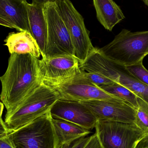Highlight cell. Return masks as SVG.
<instances>
[{
    "label": "cell",
    "instance_id": "5bb4252c",
    "mask_svg": "<svg viewBox=\"0 0 148 148\" xmlns=\"http://www.w3.org/2000/svg\"><path fill=\"white\" fill-rule=\"evenodd\" d=\"M27 7L31 34L39 46L42 57L44 58L47 41L48 28L43 6L28 3Z\"/></svg>",
    "mask_w": 148,
    "mask_h": 148
},
{
    "label": "cell",
    "instance_id": "603a6c76",
    "mask_svg": "<svg viewBox=\"0 0 148 148\" xmlns=\"http://www.w3.org/2000/svg\"><path fill=\"white\" fill-rule=\"evenodd\" d=\"M83 148H103L98 139L96 133L91 135L89 141Z\"/></svg>",
    "mask_w": 148,
    "mask_h": 148
},
{
    "label": "cell",
    "instance_id": "83f0119b",
    "mask_svg": "<svg viewBox=\"0 0 148 148\" xmlns=\"http://www.w3.org/2000/svg\"><path fill=\"white\" fill-rule=\"evenodd\" d=\"M1 104V117H2V115L3 112V108H4V104L2 102H0Z\"/></svg>",
    "mask_w": 148,
    "mask_h": 148
},
{
    "label": "cell",
    "instance_id": "4fadbf2b",
    "mask_svg": "<svg viewBox=\"0 0 148 148\" xmlns=\"http://www.w3.org/2000/svg\"><path fill=\"white\" fill-rule=\"evenodd\" d=\"M26 0H0V24L31 33Z\"/></svg>",
    "mask_w": 148,
    "mask_h": 148
},
{
    "label": "cell",
    "instance_id": "8992f818",
    "mask_svg": "<svg viewBox=\"0 0 148 148\" xmlns=\"http://www.w3.org/2000/svg\"><path fill=\"white\" fill-rule=\"evenodd\" d=\"M47 24L48 36L45 57L74 56V49L68 29L55 3L43 5Z\"/></svg>",
    "mask_w": 148,
    "mask_h": 148
},
{
    "label": "cell",
    "instance_id": "9c48e42d",
    "mask_svg": "<svg viewBox=\"0 0 148 148\" xmlns=\"http://www.w3.org/2000/svg\"><path fill=\"white\" fill-rule=\"evenodd\" d=\"M80 62L74 56H62L39 60L41 82L50 86L64 83L81 73Z\"/></svg>",
    "mask_w": 148,
    "mask_h": 148
},
{
    "label": "cell",
    "instance_id": "7402d4cb",
    "mask_svg": "<svg viewBox=\"0 0 148 148\" xmlns=\"http://www.w3.org/2000/svg\"><path fill=\"white\" fill-rule=\"evenodd\" d=\"M91 136H87L76 140L70 143H66L61 146L60 148H83L88 143Z\"/></svg>",
    "mask_w": 148,
    "mask_h": 148
},
{
    "label": "cell",
    "instance_id": "9a60e30c",
    "mask_svg": "<svg viewBox=\"0 0 148 148\" xmlns=\"http://www.w3.org/2000/svg\"><path fill=\"white\" fill-rule=\"evenodd\" d=\"M4 42L10 54H30L38 59L41 55L36 40L28 31L10 33Z\"/></svg>",
    "mask_w": 148,
    "mask_h": 148
},
{
    "label": "cell",
    "instance_id": "d6986e66",
    "mask_svg": "<svg viewBox=\"0 0 148 148\" xmlns=\"http://www.w3.org/2000/svg\"><path fill=\"white\" fill-rule=\"evenodd\" d=\"M137 107L134 124L143 132L148 135V103L138 97Z\"/></svg>",
    "mask_w": 148,
    "mask_h": 148
},
{
    "label": "cell",
    "instance_id": "2e32d148",
    "mask_svg": "<svg viewBox=\"0 0 148 148\" xmlns=\"http://www.w3.org/2000/svg\"><path fill=\"white\" fill-rule=\"evenodd\" d=\"M99 22L107 30L111 31L114 27L125 19L120 6L114 0H93Z\"/></svg>",
    "mask_w": 148,
    "mask_h": 148
},
{
    "label": "cell",
    "instance_id": "277c9868",
    "mask_svg": "<svg viewBox=\"0 0 148 148\" xmlns=\"http://www.w3.org/2000/svg\"><path fill=\"white\" fill-rule=\"evenodd\" d=\"M82 71L101 74L125 86L148 103V86L134 76L126 66L104 57L95 48L86 60L80 64Z\"/></svg>",
    "mask_w": 148,
    "mask_h": 148
},
{
    "label": "cell",
    "instance_id": "ffe728a7",
    "mask_svg": "<svg viewBox=\"0 0 148 148\" xmlns=\"http://www.w3.org/2000/svg\"><path fill=\"white\" fill-rule=\"evenodd\" d=\"M126 67L134 76L148 86V71L143 66L142 62Z\"/></svg>",
    "mask_w": 148,
    "mask_h": 148
},
{
    "label": "cell",
    "instance_id": "ac0fdd59",
    "mask_svg": "<svg viewBox=\"0 0 148 148\" xmlns=\"http://www.w3.org/2000/svg\"><path fill=\"white\" fill-rule=\"evenodd\" d=\"M103 90L112 95L127 102L136 109L138 107V96L125 86L116 83L112 85L100 86Z\"/></svg>",
    "mask_w": 148,
    "mask_h": 148
},
{
    "label": "cell",
    "instance_id": "44dd1931",
    "mask_svg": "<svg viewBox=\"0 0 148 148\" xmlns=\"http://www.w3.org/2000/svg\"><path fill=\"white\" fill-rule=\"evenodd\" d=\"M82 73L89 81L99 87L104 85H112L116 83L111 78L97 73H88L84 71H82Z\"/></svg>",
    "mask_w": 148,
    "mask_h": 148
},
{
    "label": "cell",
    "instance_id": "4316f807",
    "mask_svg": "<svg viewBox=\"0 0 148 148\" xmlns=\"http://www.w3.org/2000/svg\"><path fill=\"white\" fill-rule=\"evenodd\" d=\"M61 0H32V3L37 5L43 6L44 4L48 3H55Z\"/></svg>",
    "mask_w": 148,
    "mask_h": 148
},
{
    "label": "cell",
    "instance_id": "6da1fadb",
    "mask_svg": "<svg viewBox=\"0 0 148 148\" xmlns=\"http://www.w3.org/2000/svg\"><path fill=\"white\" fill-rule=\"evenodd\" d=\"M0 80L1 100L7 110L6 117L41 83L39 60L30 54H10L7 70Z\"/></svg>",
    "mask_w": 148,
    "mask_h": 148
},
{
    "label": "cell",
    "instance_id": "8fae6325",
    "mask_svg": "<svg viewBox=\"0 0 148 148\" xmlns=\"http://www.w3.org/2000/svg\"><path fill=\"white\" fill-rule=\"evenodd\" d=\"M80 102L93 113L97 121L128 123L135 122V108L127 102L92 100Z\"/></svg>",
    "mask_w": 148,
    "mask_h": 148
},
{
    "label": "cell",
    "instance_id": "3957f363",
    "mask_svg": "<svg viewBox=\"0 0 148 148\" xmlns=\"http://www.w3.org/2000/svg\"><path fill=\"white\" fill-rule=\"evenodd\" d=\"M98 49L107 59L126 66L142 62L148 55V31L122 29L111 42Z\"/></svg>",
    "mask_w": 148,
    "mask_h": 148
},
{
    "label": "cell",
    "instance_id": "e0dca14e",
    "mask_svg": "<svg viewBox=\"0 0 148 148\" xmlns=\"http://www.w3.org/2000/svg\"><path fill=\"white\" fill-rule=\"evenodd\" d=\"M52 121L58 137L60 147L63 144L87 136L91 133L90 130L67 121L52 118Z\"/></svg>",
    "mask_w": 148,
    "mask_h": 148
},
{
    "label": "cell",
    "instance_id": "ba28073f",
    "mask_svg": "<svg viewBox=\"0 0 148 148\" xmlns=\"http://www.w3.org/2000/svg\"><path fill=\"white\" fill-rule=\"evenodd\" d=\"M95 128L103 148H135L145 136L134 123L97 121Z\"/></svg>",
    "mask_w": 148,
    "mask_h": 148
},
{
    "label": "cell",
    "instance_id": "30bf717a",
    "mask_svg": "<svg viewBox=\"0 0 148 148\" xmlns=\"http://www.w3.org/2000/svg\"><path fill=\"white\" fill-rule=\"evenodd\" d=\"M54 87L60 95V99L82 102L92 100L111 101H124L105 92L81 73L67 82Z\"/></svg>",
    "mask_w": 148,
    "mask_h": 148
},
{
    "label": "cell",
    "instance_id": "cb8c5ba5",
    "mask_svg": "<svg viewBox=\"0 0 148 148\" xmlns=\"http://www.w3.org/2000/svg\"><path fill=\"white\" fill-rule=\"evenodd\" d=\"M0 148H16L8 136L0 138Z\"/></svg>",
    "mask_w": 148,
    "mask_h": 148
},
{
    "label": "cell",
    "instance_id": "484cf974",
    "mask_svg": "<svg viewBox=\"0 0 148 148\" xmlns=\"http://www.w3.org/2000/svg\"><path fill=\"white\" fill-rule=\"evenodd\" d=\"M135 148H148V135L144 136L140 140Z\"/></svg>",
    "mask_w": 148,
    "mask_h": 148
},
{
    "label": "cell",
    "instance_id": "d4e9b609",
    "mask_svg": "<svg viewBox=\"0 0 148 148\" xmlns=\"http://www.w3.org/2000/svg\"><path fill=\"white\" fill-rule=\"evenodd\" d=\"M0 138L8 136L9 134L7 127L5 125L4 121L3 120L2 117H1V128H0Z\"/></svg>",
    "mask_w": 148,
    "mask_h": 148
},
{
    "label": "cell",
    "instance_id": "5b68a950",
    "mask_svg": "<svg viewBox=\"0 0 148 148\" xmlns=\"http://www.w3.org/2000/svg\"><path fill=\"white\" fill-rule=\"evenodd\" d=\"M50 111L8 134L16 148H59Z\"/></svg>",
    "mask_w": 148,
    "mask_h": 148
},
{
    "label": "cell",
    "instance_id": "f1b7e54d",
    "mask_svg": "<svg viewBox=\"0 0 148 148\" xmlns=\"http://www.w3.org/2000/svg\"><path fill=\"white\" fill-rule=\"evenodd\" d=\"M141 1H142L146 5L148 6V0H141Z\"/></svg>",
    "mask_w": 148,
    "mask_h": 148
},
{
    "label": "cell",
    "instance_id": "7c38bea8",
    "mask_svg": "<svg viewBox=\"0 0 148 148\" xmlns=\"http://www.w3.org/2000/svg\"><path fill=\"white\" fill-rule=\"evenodd\" d=\"M50 113L54 119L67 121L90 131L97 123L93 113L80 102L59 99L50 109Z\"/></svg>",
    "mask_w": 148,
    "mask_h": 148
},
{
    "label": "cell",
    "instance_id": "7a4b0ae2",
    "mask_svg": "<svg viewBox=\"0 0 148 148\" xmlns=\"http://www.w3.org/2000/svg\"><path fill=\"white\" fill-rule=\"evenodd\" d=\"M60 98L54 87L41 83L5 117L4 123L9 133L47 114Z\"/></svg>",
    "mask_w": 148,
    "mask_h": 148
},
{
    "label": "cell",
    "instance_id": "52a82bcc",
    "mask_svg": "<svg viewBox=\"0 0 148 148\" xmlns=\"http://www.w3.org/2000/svg\"><path fill=\"white\" fill-rule=\"evenodd\" d=\"M56 3L70 34L74 56L80 64L83 63L95 49L84 19L70 0H61Z\"/></svg>",
    "mask_w": 148,
    "mask_h": 148
}]
</instances>
